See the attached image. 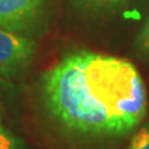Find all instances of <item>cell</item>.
<instances>
[{"label": "cell", "instance_id": "7", "mask_svg": "<svg viewBox=\"0 0 149 149\" xmlns=\"http://www.w3.org/2000/svg\"><path fill=\"white\" fill-rule=\"evenodd\" d=\"M138 46L141 51L149 55V15L142 27L141 34L138 36Z\"/></svg>", "mask_w": 149, "mask_h": 149}, {"label": "cell", "instance_id": "1", "mask_svg": "<svg viewBox=\"0 0 149 149\" xmlns=\"http://www.w3.org/2000/svg\"><path fill=\"white\" fill-rule=\"evenodd\" d=\"M45 103L65 128L86 136H119L146 117L147 91L125 58L80 51L45 73Z\"/></svg>", "mask_w": 149, "mask_h": 149}, {"label": "cell", "instance_id": "8", "mask_svg": "<svg viewBox=\"0 0 149 149\" xmlns=\"http://www.w3.org/2000/svg\"><path fill=\"white\" fill-rule=\"evenodd\" d=\"M127 1V0H106L104 10H114Z\"/></svg>", "mask_w": 149, "mask_h": 149}, {"label": "cell", "instance_id": "5", "mask_svg": "<svg viewBox=\"0 0 149 149\" xmlns=\"http://www.w3.org/2000/svg\"><path fill=\"white\" fill-rule=\"evenodd\" d=\"M21 141L0 125V149H20Z\"/></svg>", "mask_w": 149, "mask_h": 149}, {"label": "cell", "instance_id": "6", "mask_svg": "<svg viewBox=\"0 0 149 149\" xmlns=\"http://www.w3.org/2000/svg\"><path fill=\"white\" fill-rule=\"evenodd\" d=\"M73 4L83 11H101L104 10L106 0H72Z\"/></svg>", "mask_w": 149, "mask_h": 149}, {"label": "cell", "instance_id": "4", "mask_svg": "<svg viewBox=\"0 0 149 149\" xmlns=\"http://www.w3.org/2000/svg\"><path fill=\"white\" fill-rule=\"evenodd\" d=\"M128 149H149V124L142 127L134 134Z\"/></svg>", "mask_w": 149, "mask_h": 149}, {"label": "cell", "instance_id": "9", "mask_svg": "<svg viewBox=\"0 0 149 149\" xmlns=\"http://www.w3.org/2000/svg\"><path fill=\"white\" fill-rule=\"evenodd\" d=\"M0 82H1V74H0Z\"/></svg>", "mask_w": 149, "mask_h": 149}, {"label": "cell", "instance_id": "2", "mask_svg": "<svg viewBox=\"0 0 149 149\" xmlns=\"http://www.w3.org/2000/svg\"><path fill=\"white\" fill-rule=\"evenodd\" d=\"M50 4L51 0H0V26L30 36L44 24Z\"/></svg>", "mask_w": 149, "mask_h": 149}, {"label": "cell", "instance_id": "3", "mask_svg": "<svg viewBox=\"0 0 149 149\" xmlns=\"http://www.w3.org/2000/svg\"><path fill=\"white\" fill-rule=\"evenodd\" d=\"M35 42L29 36L9 31L0 26V74L11 76L30 63Z\"/></svg>", "mask_w": 149, "mask_h": 149}]
</instances>
